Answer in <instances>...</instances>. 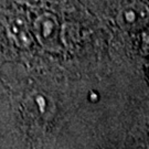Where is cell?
<instances>
[{"instance_id":"1","label":"cell","mask_w":149,"mask_h":149,"mask_svg":"<svg viewBox=\"0 0 149 149\" xmlns=\"http://www.w3.org/2000/svg\"><path fill=\"white\" fill-rule=\"evenodd\" d=\"M147 20V10H145L141 6L130 5L124 8L119 16L118 21L126 29H135L144 24Z\"/></svg>"},{"instance_id":"2","label":"cell","mask_w":149,"mask_h":149,"mask_svg":"<svg viewBox=\"0 0 149 149\" xmlns=\"http://www.w3.org/2000/svg\"><path fill=\"white\" fill-rule=\"evenodd\" d=\"M34 29H36L38 37L42 41L53 40V38L56 36V32H58L56 19L50 13H44L36 20Z\"/></svg>"},{"instance_id":"3","label":"cell","mask_w":149,"mask_h":149,"mask_svg":"<svg viewBox=\"0 0 149 149\" xmlns=\"http://www.w3.org/2000/svg\"><path fill=\"white\" fill-rule=\"evenodd\" d=\"M9 31L19 45L28 47L32 41V37L30 36V32L26 26L24 20H21V19L11 20L9 24Z\"/></svg>"},{"instance_id":"4","label":"cell","mask_w":149,"mask_h":149,"mask_svg":"<svg viewBox=\"0 0 149 149\" xmlns=\"http://www.w3.org/2000/svg\"><path fill=\"white\" fill-rule=\"evenodd\" d=\"M23 1L29 2V5H33V3H39V2H41L42 0H23Z\"/></svg>"}]
</instances>
